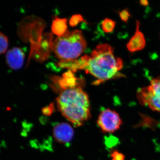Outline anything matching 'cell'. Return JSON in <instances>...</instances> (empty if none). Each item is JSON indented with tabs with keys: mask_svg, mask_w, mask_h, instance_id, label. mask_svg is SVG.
Wrapping results in <instances>:
<instances>
[{
	"mask_svg": "<svg viewBox=\"0 0 160 160\" xmlns=\"http://www.w3.org/2000/svg\"><path fill=\"white\" fill-rule=\"evenodd\" d=\"M124 62L121 58L115 56L114 49L106 43L96 46L90 55H85L78 60L70 61L68 64L71 71L83 69L97 78L93 84L98 85L112 79L125 77L120 72Z\"/></svg>",
	"mask_w": 160,
	"mask_h": 160,
	"instance_id": "6da1fadb",
	"label": "cell"
},
{
	"mask_svg": "<svg viewBox=\"0 0 160 160\" xmlns=\"http://www.w3.org/2000/svg\"><path fill=\"white\" fill-rule=\"evenodd\" d=\"M58 109L75 127L91 118L89 96L80 84L62 90L57 98Z\"/></svg>",
	"mask_w": 160,
	"mask_h": 160,
	"instance_id": "7a4b0ae2",
	"label": "cell"
},
{
	"mask_svg": "<svg viewBox=\"0 0 160 160\" xmlns=\"http://www.w3.org/2000/svg\"><path fill=\"white\" fill-rule=\"evenodd\" d=\"M87 43L82 32L79 30L67 31L58 37L51 47L61 61L76 60L86 49Z\"/></svg>",
	"mask_w": 160,
	"mask_h": 160,
	"instance_id": "3957f363",
	"label": "cell"
},
{
	"mask_svg": "<svg viewBox=\"0 0 160 160\" xmlns=\"http://www.w3.org/2000/svg\"><path fill=\"white\" fill-rule=\"evenodd\" d=\"M136 95L140 105L160 112V76L152 79L149 86L139 89Z\"/></svg>",
	"mask_w": 160,
	"mask_h": 160,
	"instance_id": "277c9868",
	"label": "cell"
},
{
	"mask_svg": "<svg viewBox=\"0 0 160 160\" xmlns=\"http://www.w3.org/2000/svg\"><path fill=\"white\" fill-rule=\"evenodd\" d=\"M97 124L103 132L112 133L120 129L122 122L116 111L107 109L100 112Z\"/></svg>",
	"mask_w": 160,
	"mask_h": 160,
	"instance_id": "5b68a950",
	"label": "cell"
},
{
	"mask_svg": "<svg viewBox=\"0 0 160 160\" xmlns=\"http://www.w3.org/2000/svg\"><path fill=\"white\" fill-rule=\"evenodd\" d=\"M74 134L73 128L68 123H58L55 125L53 127V137L58 142L64 144H68L73 138Z\"/></svg>",
	"mask_w": 160,
	"mask_h": 160,
	"instance_id": "8992f818",
	"label": "cell"
},
{
	"mask_svg": "<svg viewBox=\"0 0 160 160\" xmlns=\"http://www.w3.org/2000/svg\"><path fill=\"white\" fill-rule=\"evenodd\" d=\"M25 58L24 52L19 47H13L6 52V59L7 65L14 70H18L22 67Z\"/></svg>",
	"mask_w": 160,
	"mask_h": 160,
	"instance_id": "52a82bcc",
	"label": "cell"
},
{
	"mask_svg": "<svg viewBox=\"0 0 160 160\" xmlns=\"http://www.w3.org/2000/svg\"><path fill=\"white\" fill-rule=\"evenodd\" d=\"M136 27L134 34L126 45L127 49L131 52L142 50L146 45V40L145 36L143 32L140 30L139 21L137 20L136 22Z\"/></svg>",
	"mask_w": 160,
	"mask_h": 160,
	"instance_id": "ba28073f",
	"label": "cell"
},
{
	"mask_svg": "<svg viewBox=\"0 0 160 160\" xmlns=\"http://www.w3.org/2000/svg\"><path fill=\"white\" fill-rule=\"evenodd\" d=\"M67 28L66 19L56 18L52 22V31L58 37L64 34L67 31Z\"/></svg>",
	"mask_w": 160,
	"mask_h": 160,
	"instance_id": "9c48e42d",
	"label": "cell"
},
{
	"mask_svg": "<svg viewBox=\"0 0 160 160\" xmlns=\"http://www.w3.org/2000/svg\"><path fill=\"white\" fill-rule=\"evenodd\" d=\"M116 22L111 19L106 18L102 23V28L103 32L106 33H110L114 30Z\"/></svg>",
	"mask_w": 160,
	"mask_h": 160,
	"instance_id": "30bf717a",
	"label": "cell"
},
{
	"mask_svg": "<svg viewBox=\"0 0 160 160\" xmlns=\"http://www.w3.org/2000/svg\"><path fill=\"white\" fill-rule=\"evenodd\" d=\"M9 46L8 38L2 32H0V55L5 53Z\"/></svg>",
	"mask_w": 160,
	"mask_h": 160,
	"instance_id": "8fae6325",
	"label": "cell"
},
{
	"mask_svg": "<svg viewBox=\"0 0 160 160\" xmlns=\"http://www.w3.org/2000/svg\"><path fill=\"white\" fill-rule=\"evenodd\" d=\"M120 17L123 22H128L129 18L131 17V14L128 9H124L119 12Z\"/></svg>",
	"mask_w": 160,
	"mask_h": 160,
	"instance_id": "7c38bea8",
	"label": "cell"
},
{
	"mask_svg": "<svg viewBox=\"0 0 160 160\" xmlns=\"http://www.w3.org/2000/svg\"><path fill=\"white\" fill-rule=\"evenodd\" d=\"M83 19L82 16L80 15H75L72 16L71 19L69 21V24L72 26H77L80 22L82 21Z\"/></svg>",
	"mask_w": 160,
	"mask_h": 160,
	"instance_id": "4fadbf2b",
	"label": "cell"
},
{
	"mask_svg": "<svg viewBox=\"0 0 160 160\" xmlns=\"http://www.w3.org/2000/svg\"><path fill=\"white\" fill-rule=\"evenodd\" d=\"M55 110L54 105L53 104H51L49 106L44 107L42 109L43 114L46 116L51 115Z\"/></svg>",
	"mask_w": 160,
	"mask_h": 160,
	"instance_id": "5bb4252c",
	"label": "cell"
},
{
	"mask_svg": "<svg viewBox=\"0 0 160 160\" xmlns=\"http://www.w3.org/2000/svg\"><path fill=\"white\" fill-rule=\"evenodd\" d=\"M111 156L112 158V160H125L124 155L117 150H115L112 152Z\"/></svg>",
	"mask_w": 160,
	"mask_h": 160,
	"instance_id": "9a60e30c",
	"label": "cell"
},
{
	"mask_svg": "<svg viewBox=\"0 0 160 160\" xmlns=\"http://www.w3.org/2000/svg\"><path fill=\"white\" fill-rule=\"evenodd\" d=\"M140 4L141 5H142L143 6H146L147 5H149V2L148 1H145V0H143V1H140Z\"/></svg>",
	"mask_w": 160,
	"mask_h": 160,
	"instance_id": "2e32d148",
	"label": "cell"
},
{
	"mask_svg": "<svg viewBox=\"0 0 160 160\" xmlns=\"http://www.w3.org/2000/svg\"></svg>",
	"mask_w": 160,
	"mask_h": 160,
	"instance_id": "e0dca14e",
	"label": "cell"
}]
</instances>
